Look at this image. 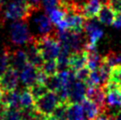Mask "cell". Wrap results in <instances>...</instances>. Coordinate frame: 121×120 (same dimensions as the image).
I'll use <instances>...</instances> for the list:
<instances>
[{
    "instance_id": "6da1fadb",
    "label": "cell",
    "mask_w": 121,
    "mask_h": 120,
    "mask_svg": "<svg viewBox=\"0 0 121 120\" xmlns=\"http://www.w3.org/2000/svg\"><path fill=\"white\" fill-rule=\"evenodd\" d=\"M41 7L35 6L29 0H10L4 9V17L10 20H21L27 22Z\"/></svg>"
},
{
    "instance_id": "7a4b0ae2",
    "label": "cell",
    "mask_w": 121,
    "mask_h": 120,
    "mask_svg": "<svg viewBox=\"0 0 121 120\" xmlns=\"http://www.w3.org/2000/svg\"><path fill=\"white\" fill-rule=\"evenodd\" d=\"M60 103H61V100H60L58 94L49 90L35 100V110L42 116L48 118L52 115L56 107Z\"/></svg>"
},
{
    "instance_id": "3957f363",
    "label": "cell",
    "mask_w": 121,
    "mask_h": 120,
    "mask_svg": "<svg viewBox=\"0 0 121 120\" xmlns=\"http://www.w3.org/2000/svg\"><path fill=\"white\" fill-rule=\"evenodd\" d=\"M33 35L30 33L25 21L17 20L10 26V38L15 45H27L33 39Z\"/></svg>"
},
{
    "instance_id": "277c9868",
    "label": "cell",
    "mask_w": 121,
    "mask_h": 120,
    "mask_svg": "<svg viewBox=\"0 0 121 120\" xmlns=\"http://www.w3.org/2000/svg\"><path fill=\"white\" fill-rule=\"evenodd\" d=\"M20 80L22 81L25 88H30L37 83L44 84L46 80V75L31 63H27L25 67L20 72Z\"/></svg>"
},
{
    "instance_id": "5b68a950",
    "label": "cell",
    "mask_w": 121,
    "mask_h": 120,
    "mask_svg": "<svg viewBox=\"0 0 121 120\" xmlns=\"http://www.w3.org/2000/svg\"><path fill=\"white\" fill-rule=\"evenodd\" d=\"M98 22L94 18L87 19V21H86L84 31H85L86 37H87V43L85 45L84 50H89V49L95 48L97 42L103 37L104 31L99 26Z\"/></svg>"
},
{
    "instance_id": "8992f818",
    "label": "cell",
    "mask_w": 121,
    "mask_h": 120,
    "mask_svg": "<svg viewBox=\"0 0 121 120\" xmlns=\"http://www.w3.org/2000/svg\"><path fill=\"white\" fill-rule=\"evenodd\" d=\"M20 73L15 68L9 66L7 70L0 76V90L3 93L15 91L18 86Z\"/></svg>"
},
{
    "instance_id": "52a82bcc",
    "label": "cell",
    "mask_w": 121,
    "mask_h": 120,
    "mask_svg": "<svg viewBox=\"0 0 121 120\" xmlns=\"http://www.w3.org/2000/svg\"><path fill=\"white\" fill-rule=\"evenodd\" d=\"M87 84L84 81L75 79L70 85L68 90V101L69 103H81L86 98Z\"/></svg>"
},
{
    "instance_id": "ba28073f",
    "label": "cell",
    "mask_w": 121,
    "mask_h": 120,
    "mask_svg": "<svg viewBox=\"0 0 121 120\" xmlns=\"http://www.w3.org/2000/svg\"><path fill=\"white\" fill-rule=\"evenodd\" d=\"M86 98H89L100 106L103 111L109 110L106 105V91L104 86L101 85H91L87 87Z\"/></svg>"
},
{
    "instance_id": "9c48e42d",
    "label": "cell",
    "mask_w": 121,
    "mask_h": 120,
    "mask_svg": "<svg viewBox=\"0 0 121 120\" xmlns=\"http://www.w3.org/2000/svg\"><path fill=\"white\" fill-rule=\"evenodd\" d=\"M106 91V105L108 109L113 107H121V87L108 82L104 85Z\"/></svg>"
},
{
    "instance_id": "30bf717a",
    "label": "cell",
    "mask_w": 121,
    "mask_h": 120,
    "mask_svg": "<svg viewBox=\"0 0 121 120\" xmlns=\"http://www.w3.org/2000/svg\"><path fill=\"white\" fill-rule=\"evenodd\" d=\"M87 66V53L85 50L71 52L68 59V69L76 72Z\"/></svg>"
},
{
    "instance_id": "8fae6325",
    "label": "cell",
    "mask_w": 121,
    "mask_h": 120,
    "mask_svg": "<svg viewBox=\"0 0 121 120\" xmlns=\"http://www.w3.org/2000/svg\"><path fill=\"white\" fill-rule=\"evenodd\" d=\"M34 23L37 29V32L39 33L37 36H44L49 35V34L53 33L56 29L52 26V21L49 18V16L46 13L39 14L35 19H34Z\"/></svg>"
},
{
    "instance_id": "7c38bea8",
    "label": "cell",
    "mask_w": 121,
    "mask_h": 120,
    "mask_svg": "<svg viewBox=\"0 0 121 120\" xmlns=\"http://www.w3.org/2000/svg\"><path fill=\"white\" fill-rule=\"evenodd\" d=\"M9 62L11 67L15 68L20 72L28 63L26 51L20 49H11L9 47Z\"/></svg>"
},
{
    "instance_id": "4fadbf2b",
    "label": "cell",
    "mask_w": 121,
    "mask_h": 120,
    "mask_svg": "<svg viewBox=\"0 0 121 120\" xmlns=\"http://www.w3.org/2000/svg\"><path fill=\"white\" fill-rule=\"evenodd\" d=\"M26 46H27L26 54H27L28 62L40 69V67L42 66L43 62H44V59H43V57H42L41 52H40L39 48H38V46L35 43L34 37H33L32 41L29 42Z\"/></svg>"
},
{
    "instance_id": "5bb4252c",
    "label": "cell",
    "mask_w": 121,
    "mask_h": 120,
    "mask_svg": "<svg viewBox=\"0 0 121 120\" xmlns=\"http://www.w3.org/2000/svg\"><path fill=\"white\" fill-rule=\"evenodd\" d=\"M105 0H88L82 8V14L86 19H93L95 18Z\"/></svg>"
},
{
    "instance_id": "9a60e30c",
    "label": "cell",
    "mask_w": 121,
    "mask_h": 120,
    "mask_svg": "<svg viewBox=\"0 0 121 120\" xmlns=\"http://www.w3.org/2000/svg\"><path fill=\"white\" fill-rule=\"evenodd\" d=\"M116 15H117V13L105 2L103 3L101 9L99 11V13L97 15V19L101 24L109 26V25H112L114 23V21L116 19Z\"/></svg>"
},
{
    "instance_id": "2e32d148",
    "label": "cell",
    "mask_w": 121,
    "mask_h": 120,
    "mask_svg": "<svg viewBox=\"0 0 121 120\" xmlns=\"http://www.w3.org/2000/svg\"><path fill=\"white\" fill-rule=\"evenodd\" d=\"M80 104L82 105V108H83L84 113L88 120H94L101 112H103L100 106L89 98H85Z\"/></svg>"
},
{
    "instance_id": "e0dca14e",
    "label": "cell",
    "mask_w": 121,
    "mask_h": 120,
    "mask_svg": "<svg viewBox=\"0 0 121 120\" xmlns=\"http://www.w3.org/2000/svg\"><path fill=\"white\" fill-rule=\"evenodd\" d=\"M67 116L68 120H88L80 103H69Z\"/></svg>"
},
{
    "instance_id": "ac0fdd59",
    "label": "cell",
    "mask_w": 121,
    "mask_h": 120,
    "mask_svg": "<svg viewBox=\"0 0 121 120\" xmlns=\"http://www.w3.org/2000/svg\"><path fill=\"white\" fill-rule=\"evenodd\" d=\"M20 105L21 111H27L35 108V99L28 88L20 92Z\"/></svg>"
},
{
    "instance_id": "d6986e66",
    "label": "cell",
    "mask_w": 121,
    "mask_h": 120,
    "mask_svg": "<svg viewBox=\"0 0 121 120\" xmlns=\"http://www.w3.org/2000/svg\"><path fill=\"white\" fill-rule=\"evenodd\" d=\"M40 70L46 76L56 75L59 72L57 60H46V61L43 62L42 66L40 67Z\"/></svg>"
},
{
    "instance_id": "ffe728a7",
    "label": "cell",
    "mask_w": 121,
    "mask_h": 120,
    "mask_svg": "<svg viewBox=\"0 0 121 120\" xmlns=\"http://www.w3.org/2000/svg\"><path fill=\"white\" fill-rule=\"evenodd\" d=\"M0 120H23L22 111L3 108L0 111Z\"/></svg>"
},
{
    "instance_id": "44dd1931",
    "label": "cell",
    "mask_w": 121,
    "mask_h": 120,
    "mask_svg": "<svg viewBox=\"0 0 121 120\" xmlns=\"http://www.w3.org/2000/svg\"><path fill=\"white\" fill-rule=\"evenodd\" d=\"M66 15H67V12L64 10L63 8H61V7L55 8L54 10H52L48 14L49 18L51 19V21H52V23L55 24V25H57V26L60 23H62L63 21L65 20Z\"/></svg>"
},
{
    "instance_id": "7402d4cb",
    "label": "cell",
    "mask_w": 121,
    "mask_h": 120,
    "mask_svg": "<svg viewBox=\"0 0 121 120\" xmlns=\"http://www.w3.org/2000/svg\"><path fill=\"white\" fill-rule=\"evenodd\" d=\"M9 66V47H5L2 51H0V76L7 70Z\"/></svg>"
},
{
    "instance_id": "603a6c76",
    "label": "cell",
    "mask_w": 121,
    "mask_h": 120,
    "mask_svg": "<svg viewBox=\"0 0 121 120\" xmlns=\"http://www.w3.org/2000/svg\"><path fill=\"white\" fill-rule=\"evenodd\" d=\"M108 82L113 83L115 85H117V86L121 87V64L115 65L114 67L111 68Z\"/></svg>"
},
{
    "instance_id": "cb8c5ba5",
    "label": "cell",
    "mask_w": 121,
    "mask_h": 120,
    "mask_svg": "<svg viewBox=\"0 0 121 120\" xmlns=\"http://www.w3.org/2000/svg\"><path fill=\"white\" fill-rule=\"evenodd\" d=\"M28 89H29V91L31 92L32 96L34 97L35 100L38 99L40 96H42L43 94H45L47 91H49L48 88L46 87V85L43 84V83H37V84L33 85L32 87H30Z\"/></svg>"
},
{
    "instance_id": "d4e9b609",
    "label": "cell",
    "mask_w": 121,
    "mask_h": 120,
    "mask_svg": "<svg viewBox=\"0 0 121 120\" xmlns=\"http://www.w3.org/2000/svg\"><path fill=\"white\" fill-rule=\"evenodd\" d=\"M61 0H42V7L45 13L48 15L52 10L60 6Z\"/></svg>"
},
{
    "instance_id": "484cf974",
    "label": "cell",
    "mask_w": 121,
    "mask_h": 120,
    "mask_svg": "<svg viewBox=\"0 0 121 120\" xmlns=\"http://www.w3.org/2000/svg\"><path fill=\"white\" fill-rule=\"evenodd\" d=\"M74 73H75V77H76L77 80L84 81V82H86V81H87V79H88V77H89L90 70L87 68V66H86V67H84V68H82V69L74 72Z\"/></svg>"
},
{
    "instance_id": "4316f807",
    "label": "cell",
    "mask_w": 121,
    "mask_h": 120,
    "mask_svg": "<svg viewBox=\"0 0 121 120\" xmlns=\"http://www.w3.org/2000/svg\"><path fill=\"white\" fill-rule=\"evenodd\" d=\"M105 2L116 13H119L121 11V0H105Z\"/></svg>"
},
{
    "instance_id": "83f0119b",
    "label": "cell",
    "mask_w": 121,
    "mask_h": 120,
    "mask_svg": "<svg viewBox=\"0 0 121 120\" xmlns=\"http://www.w3.org/2000/svg\"><path fill=\"white\" fill-rule=\"evenodd\" d=\"M110 114H111V113H110V110L103 111V112H101L94 120H109Z\"/></svg>"
},
{
    "instance_id": "f1b7e54d",
    "label": "cell",
    "mask_w": 121,
    "mask_h": 120,
    "mask_svg": "<svg viewBox=\"0 0 121 120\" xmlns=\"http://www.w3.org/2000/svg\"><path fill=\"white\" fill-rule=\"evenodd\" d=\"M113 26L115 28H117V29L121 28V11L119 12V13H117V15H116V19H115L114 23H113Z\"/></svg>"
},
{
    "instance_id": "f546056e",
    "label": "cell",
    "mask_w": 121,
    "mask_h": 120,
    "mask_svg": "<svg viewBox=\"0 0 121 120\" xmlns=\"http://www.w3.org/2000/svg\"><path fill=\"white\" fill-rule=\"evenodd\" d=\"M109 120H121V111H117V112L111 113Z\"/></svg>"
},
{
    "instance_id": "4dcf8cb0",
    "label": "cell",
    "mask_w": 121,
    "mask_h": 120,
    "mask_svg": "<svg viewBox=\"0 0 121 120\" xmlns=\"http://www.w3.org/2000/svg\"><path fill=\"white\" fill-rule=\"evenodd\" d=\"M32 4H34L35 6L38 7H42V0H29Z\"/></svg>"
},
{
    "instance_id": "1f68e13d",
    "label": "cell",
    "mask_w": 121,
    "mask_h": 120,
    "mask_svg": "<svg viewBox=\"0 0 121 120\" xmlns=\"http://www.w3.org/2000/svg\"><path fill=\"white\" fill-rule=\"evenodd\" d=\"M2 95H3V92L0 90V99H1V97H2Z\"/></svg>"
},
{
    "instance_id": "d6a6232c",
    "label": "cell",
    "mask_w": 121,
    "mask_h": 120,
    "mask_svg": "<svg viewBox=\"0 0 121 120\" xmlns=\"http://www.w3.org/2000/svg\"><path fill=\"white\" fill-rule=\"evenodd\" d=\"M3 1H4V0H0V7L2 6V4H3Z\"/></svg>"
},
{
    "instance_id": "836d02e7",
    "label": "cell",
    "mask_w": 121,
    "mask_h": 120,
    "mask_svg": "<svg viewBox=\"0 0 121 120\" xmlns=\"http://www.w3.org/2000/svg\"><path fill=\"white\" fill-rule=\"evenodd\" d=\"M120 111H121V110H120Z\"/></svg>"
}]
</instances>
